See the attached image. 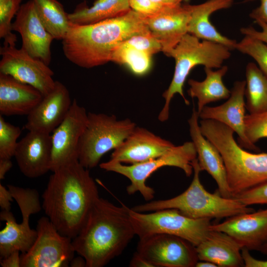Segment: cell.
Segmentation results:
<instances>
[{
  "instance_id": "cell-43",
  "label": "cell",
  "mask_w": 267,
  "mask_h": 267,
  "mask_svg": "<svg viewBox=\"0 0 267 267\" xmlns=\"http://www.w3.org/2000/svg\"><path fill=\"white\" fill-rule=\"evenodd\" d=\"M129 266L131 267H153V266L137 252L134 254Z\"/></svg>"
},
{
  "instance_id": "cell-15",
  "label": "cell",
  "mask_w": 267,
  "mask_h": 267,
  "mask_svg": "<svg viewBox=\"0 0 267 267\" xmlns=\"http://www.w3.org/2000/svg\"><path fill=\"white\" fill-rule=\"evenodd\" d=\"M12 29L20 35L22 48L49 65L54 38L41 22L32 0L21 4L12 22Z\"/></svg>"
},
{
  "instance_id": "cell-7",
  "label": "cell",
  "mask_w": 267,
  "mask_h": 267,
  "mask_svg": "<svg viewBox=\"0 0 267 267\" xmlns=\"http://www.w3.org/2000/svg\"><path fill=\"white\" fill-rule=\"evenodd\" d=\"M135 123L114 115L88 113V121L78 146V161L87 169L95 167L102 157L118 147L129 135Z\"/></svg>"
},
{
  "instance_id": "cell-2",
  "label": "cell",
  "mask_w": 267,
  "mask_h": 267,
  "mask_svg": "<svg viewBox=\"0 0 267 267\" xmlns=\"http://www.w3.org/2000/svg\"><path fill=\"white\" fill-rule=\"evenodd\" d=\"M141 15L131 9L117 16L96 23L70 22L62 40L64 55L80 67L90 68L111 61L112 52L131 37L149 32Z\"/></svg>"
},
{
  "instance_id": "cell-38",
  "label": "cell",
  "mask_w": 267,
  "mask_h": 267,
  "mask_svg": "<svg viewBox=\"0 0 267 267\" xmlns=\"http://www.w3.org/2000/svg\"><path fill=\"white\" fill-rule=\"evenodd\" d=\"M255 22L262 28L261 31H257L253 27L250 26L241 28V33L245 36L252 37L267 43V23L260 20Z\"/></svg>"
},
{
  "instance_id": "cell-1",
  "label": "cell",
  "mask_w": 267,
  "mask_h": 267,
  "mask_svg": "<svg viewBox=\"0 0 267 267\" xmlns=\"http://www.w3.org/2000/svg\"><path fill=\"white\" fill-rule=\"evenodd\" d=\"M42 197L50 222L61 234L73 239L99 196L88 169L78 161L53 172Z\"/></svg>"
},
{
  "instance_id": "cell-11",
  "label": "cell",
  "mask_w": 267,
  "mask_h": 267,
  "mask_svg": "<svg viewBox=\"0 0 267 267\" xmlns=\"http://www.w3.org/2000/svg\"><path fill=\"white\" fill-rule=\"evenodd\" d=\"M37 237L30 249L21 255V267H67L74 257L72 239L61 234L48 218L39 219Z\"/></svg>"
},
{
  "instance_id": "cell-39",
  "label": "cell",
  "mask_w": 267,
  "mask_h": 267,
  "mask_svg": "<svg viewBox=\"0 0 267 267\" xmlns=\"http://www.w3.org/2000/svg\"><path fill=\"white\" fill-rule=\"evenodd\" d=\"M241 252L245 267H267V260H259L254 258L248 249L242 248Z\"/></svg>"
},
{
  "instance_id": "cell-33",
  "label": "cell",
  "mask_w": 267,
  "mask_h": 267,
  "mask_svg": "<svg viewBox=\"0 0 267 267\" xmlns=\"http://www.w3.org/2000/svg\"><path fill=\"white\" fill-rule=\"evenodd\" d=\"M21 133L19 127L5 121L0 114V158L11 159L14 156Z\"/></svg>"
},
{
  "instance_id": "cell-21",
  "label": "cell",
  "mask_w": 267,
  "mask_h": 267,
  "mask_svg": "<svg viewBox=\"0 0 267 267\" xmlns=\"http://www.w3.org/2000/svg\"><path fill=\"white\" fill-rule=\"evenodd\" d=\"M142 17L166 55L188 33L190 14L186 4L166 7L156 15Z\"/></svg>"
},
{
  "instance_id": "cell-18",
  "label": "cell",
  "mask_w": 267,
  "mask_h": 267,
  "mask_svg": "<svg viewBox=\"0 0 267 267\" xmlns=\"http://www.w3.org/2000/svg\"><path fill=\"white\" fill-rule=\"evenodd\" d=\"M210 228L227 233L242 248L260 251L267 243V208L228 217Z\"/></svg>"
},
{
  "instance_id": "cell-12",
  "label": "cell",
  "mask_w": 267,
  "mask_h": 267,
  "mask_svg": "<svg viewBox=\"0 0 267 267\" xmlns=\"http://www.w3.org/2000/svg\"><path fill=\"white\" fill-rule=\"evenodd\" d=\"M136 252L153 267H193L199 261L196 247L192 243L165 233L139 238Z\"/></svg>"
},
{
  "instance_id": "cell-34",
  "label": "cell",
  "mask_w": 267,
  "mask_h": 267,
  "mask_svg": "<svg viewBox=\"0 0 267 267\" xmlns=\"http://www.w3.org/2000/svg\"><path fill=\"white\" fill-rule=\"evenodd\" d=\"M245 134L253 144L267 138V110L258 114H249L245 117Z\"/></svg>"
},
{
  "instance_id": "cell-40",
  "label": "cell",
  "mask_w": 267,
  "mask_h": 267,
  "mask_svg": "<svg viewBox=\"0 0 267 267\" xmlns=\"http://www.w3.org/2000/svg\"><path fill=\"white\" fill-rule=\"evenodd\" d=\"M13 197L8 189L0 184V206L2 211H10Z\"/></svg>"
},
{
  "instance_id": "cell-37",
  "label": "cell",
  "mask_w": 267,
  "mask_h": 267,
  "mask_svg": "<svg viewBox=\"0 0 267 267\" xmlns=\"http://www.w3.org/2000/svg\"><path fill=\"white\" fill-rule=\"evenodd\" d=\"M131 9L143 16H151L161 12L165 7L151 0H129Z\"/></svg>"
},
{
  "instance_id": "cell-13",
  "label": "cell",
  "mask_w": 267,
  "mask_h": 267,
  "mask_svg": "<svg viewBox=\"0 0 267 267\" xmlns=\"http://www.w3.org/2000/svg\"><path fill=\"white\" fill-rule=\"evenodd\" d=\"M0 73L8 75L18 81L30 85L43 96L54 89V73L49 65L30 55L23 48L3 45L0 47Z\"/></svg>"
},
{
  "instance_id": "cell-22",
  "label": "cell",
  "mask_w": 267,
  "mask_h": 267,
  "mask_svg": "<svg viewBox=\"0 0 267 267\" xmlns=\"http://www.w3.org/2000/svg\"><path fill=\"white\" fill-rule=\"evenodd\" d=\"M199 114L193 106L188 121L189 133L201 171H206L216 181L221 195L225 198H233L227 179L225 167L222 157L217 148L202 134L198 123Z\"/></svg>"
},
{
  "instance_id": "cell-5",
  "label": "cell",
  "mask_w": 267,
  "mask_h": 267,
  "mask_svg": "<svg viewBox=\"0 0 267 267\" xmlns=\"http://www.w3.org/2000/svg\"><path fill=\"white\" fill-rule=\"evenodd\" d=\"M193 178L189 187L180 194L166 200L152 201L132 209L140 213L166 209H176L183 215L193 219L228 218L236 215L254 212L234 198H225L219 190L212 193L206 190L199 178L201 171L198 160L191 162Z\"/></svg>"
},
{
  "instance_id": "cell-41",
  "label": "cell",
  "mask_w": 267,
  "mask_h": 267,
  "mask_svg": "<svg viewBox=\"0 0 267 267\" xmlns=\"http://www.w3.org/2000/svg\"><path fill=\"white\" fill-rule=\"evenodd\" d=\"M260 0V5L252 11L250 14V16L255 21L260 20L267 23V0Z\"/></svg>"
},
{
  "instance_id": "cell-36",
  "label": "cell",
  "mask_w": 267,
  "mask_h": 267,
  "mask_svg": "<svg viewBox=\"0 0 267 267\" xmlns=\"http://www.w3.org/2000/svg\"><path fill=\"white\" fill-rule=\"evenodd\" d=\"M125 41L127 44L143 50L151 55L162 51L160 43L150 32L134 35Z\"/></svg>"
},
{
  "instance_id": "cell-17",
  "label": "cell",
  "mask_w": 267,
  "mask_h": 267,
  "mask_svg": "<svg viewBox=\"0 0 267 267\" xmlns=\"http://www.w3.org/2000/svg\"><path fill=\"white\" fill-rule=\"evenodd\" d=\"M174 146L147 129L136 126L114 150L110 160L130 165L141 163L163 155Z\"/></svg>"
},
{
  "instance_id": "cell-48",
  "label": "cell",
  "mask_w": 267,
  "mask_h": 267,
  "mask_svg": "<svg viewBox=\"0 0 267 267\" xmlns=\"http://www.w3.org/2000/svg\"><path fill=\"white\" fill-rule=\"evenodd\" d=\"M262 253L267 255V243L265 244L260 250Z\"/></svg>"
},
{
  "instance_id": "cell-20",
  "label": "cell",
  "mask_w": 267,
  "mask_h": 267,
  "mask_svg": "<svg viewBox=\"0 0 267 267\" xmlns=\"http://www.w3.org/2000/svg\"><path fill=\"white\" fill-rule=\"evenodd\" d=\"M51 152L50 134L29 131L18 141L14 156L21 173L33 178L50 171Z\"/></svg>"
},
{
  "instance_id": "cell-44",
  "label": "cell",
  "mask_w": 267,
  "mask_h": 267,
  "mask_svg": "<svg viewBox=\"0 0 267 267\" xmlns=\"http://www.w3.org/2000/svg\"><path fill=\"white\" fill-rule=\"evenodd\" d=\"M12 167L11 159L0 158V179L4 178L5 174Z\"/></svg>"
},
{
  "instance_id": "cell-28",
  "label": "cell",
  "mask_w": 267,
  "mask_h": 267,
  "mask_svg": "<svg viewBox=\"0 0 267 267\" xmlns=\"http://www.w3.org/2000/svg\"><path fill=\"white\" fill-rule=\"evenodd\" d=\"M46 30L54 39L62 40L70 26L63 5L57 0H32Z\"/></svg>"
},
{
  "instance_id": "cell-23",
  "label": "cell",
  "mask_w": 267,
  "mask_h": 267,
  "mask_svg": "<svg viewBox=\"0 0 267 267\" xmlns=\"http://www.w3.org/2000/svg\"><path fill=\"white\" fill-rule=\"evenodd\" d=\"M42 93L33 86L0 73V113L28 115L42 100Z\"/></svg>"
},
{
  "instance_id": "cell-47",
  "label": "cell",
  "mask_w": 267,
  "mask_h": 267,
  "mask_svg": "<svg viewBox=\"0 0 267 267\" xmlns=\"http://www.w3.org/2000/svg\"><path fill=\"white\" fill-rule=\"evenodd\" d=\"M196 267H217L216 264L207 261L199 260L195 265Z\"/></svg>"
},
{
  "instance_id": "cell-24",
  "label": "cell",
  "mask_w": 267,
  "mask_h": 267,
  "mask_svg": "<svg viewBox=\"0 0 267 267\" xmlns=\"http://www.w3.org/2000/svg\"><path fill=\"white\" fill-rule=\"evenodd\" d=\"M242 246L227 233L210 230L196 250L200 261H207L221 267H245Z\"/></svg>"
},
{
  "instance_id": "cell-16",
  "label": "cell",
  "mask_w": 267,
  "mask_h": 267,
  "mask_svg": "<svg viewBox=\"0 0 267 267\" xmlns=\"http://www.w3.org/2000/svg\"><path fill=\"white\" fill-rule=\"evenodd\" d=\"M245 81L235 82L225 102L215 107L205 106L199 113V117L202 120H213L226 125L238 134V142L242 148L258 152L260 149L249 140L245 134Z\"/></svg>"
},
{
  "instance_id": "cell-6",
  "label": "cell",
  "mask_w": 267,
  "mask_h": 267,
  "mask_svg": "<svg viewBox=\"0 0 267 267\" xmlns=\"http://www.w3.org/2000/svg\"><path fill=\"white\" fill-rule=\"evenodd\" d=\"M231 50L224 44L206 40L200 42L196 37L189 33L185 34L167 54L175 59V69L171 83L162 94L165 102L158 120L163 122L169 119L170 102L176 93L182 97L186 105L189 104L184 95L183 87L194 67L202 65L205 67L220 68L224 61L230 57Z\"/></svg>"
},
{
  "instance_id": "cell-45",
  "label": "cell",
  "mask_w": 267,
  "mask_h": 267,
  "mask_svg": "<svg viewBox=\"0 0 267 267\" xmlns=\"http://www.w3.org/2000/svg\"><path fill=\"white\" fill-rule=\"evenodd\" d=\"M162 7H170L181 4L183 0H151Z\"/></svg>"
},
{
  "instance_id": "cell-4",
  "label": "cell",
  "mask_w": 267,
  "mask_h": 267,
  "mask_svg": "<svg viewBox=\"0 0 267 267\" xmlns=\"http://www.w3.org/2000/svg\"><path fill=\"white\" fill-rule=\"evenodd\" d=\"M202 134L219 150L225 167L228 184L233 198L240 193L267 181V153L243 149L229 127L213 120H202Z\"/></svg>"
},
{
  "instance_id": "cell-19",
  "label": "cell",
  "mask_w": 267,
  "mask_h": 267,
  "mask_svg": "<svg viewBox=\"0 0 267 267\" xmlns=\"http://www.w3.org/2000/svg\"><path fill=\"white\" fill-rule=\"evenodd\" d=\"M69 92L62 83L55 81L53 89L44 96L28 115L25 128L50 134L63 121L71 105Z\"/></svg>"
},
{
  "instance_id": "cell-31",
  "label": "cell",
  "mask_w": 267,
  "mask_h": 267,
  "mask_svg": "<svg viewBox=\"0 0 267 267\" xmlns=\"http://www.w3.org/2000/svg\"><path fill=\"white\" fill-rule=\"evenodd\" d=\"M23 0H0V38L3 45L15 46L16 35L13 34L12 20L20 8Z\"/></svg>"
},
{
  "instance_id": "cell-9",
  "label": "cell",
  "mask_w": 267,
  "mask_h": 267,
  "mask_svg": "<svg viewBox=\"0 0 267 267\" xmlns=\"http://www.w3.org/2000/svg\"><path fill=\"white\" fill-rule=\"evenodd\" d=\"M135 235L141 238L156 234L176 235L196 247L210 231V219H193L176 209H166L150 213H140L129 209Z\"/></svg>"
},
{
  "instance_id": "cell-42",
  "label": "cell",
  "mask_w": 267,
  "mask_h": 267,
  "mask_svg": "<svg viewBox=\"0 0 267 267\" xmlns=\"http://www.w3.org/2000/svg\"><path fill=\"white\" fill-rule=\"evenodd\" d=\"M18 251H14L5 258L0 259V265L2 267H21V255Z\"/></svg>"
},
{
  "instance_id": "cell-35",
  "label": "cell",
  "mask_w": 267,
  "mask_h": 267,
  "mask_svg": "<svg viewBox=\"0 0 267 267\" xmlns=\"http://www.w3.org/2000/svg\"><path fill=\"white\" fill-rule=\"evenodd\" d=\"M233 198L247 206L267 205V181L243 191Z\"/></svg>"
},
{
  "instance_id": "cell-14",
  "label": "cell",
  "mask_w": 267,
  "mask_h": 267,
  "mask_svg": "<svg viewBox=\"0 0 267 267\" xmlns=\"http://www.w3.org/2000/svg\"><path fill=\"white\" fill-rule=\"evenodd\" d=\"M87 121L86 110L74 99L65 118L51 134L50 171L79 161V142Z\"/></svg>"
},
{
  "instance_id": "cell-26",
  "label": "cell",
  "mask_w": 267,
  "mask_h": 267,
  "mask_svg": "<svg viewBox=\"0 0 267 267\" xmlns=\"http://www.w3.org/2000/svg\"><path fill=\"white\" fill-rule=\"evenodd\" d=\"M227 70V66H222L216 71L213 70L212 68L204 67L206 78L203 81L193 79L188 81L190 88L187 92L191 97L197 98L198 114L207 104L229 97L231 91L222 81V78Z\"/></svg>"
},
{
  "instance_id": "cell-25",
  "label": "cell",
  "mask_w": 267,
  "mask_h": 267,
  "mask_svg": "<svg viewBox=\"0 0 267 267\" xmlns=\"http://www.w3.org/2000/svg\"><path fill=\"white\" fill-rule=\"evenodd\" d=\"M233 1L208 0L197 5L186 4L190 14L188 33L199 39L220 43L231 50L235 49L237 42L222 35L210 21V17L213 12L229 7Z\"/></svg>"
},
{
  "instance_id": "cell-32",
  "label": "cell",
  "mask_w": 267,
  "mask_h": 267,
  "mask_svg": "<svg viewBox=\"0 0 267 267\" xmlns=\"http://www.w3.org/2000/svg\"><path fill=\"white\" fill-rule=\"evenodd\" d=\"M235 49L252 57L257 63L259 68L267 76V46L263 41L245 36L236 43Z\"/></svg>"
},
{
  "instance_id": "cell-30",
  "label": "cell",
  "mask_w": 267,
  "mask_h": 267,
  "mask_svg": "<svg viewBox=\"0 0 267 267\" xmlns=\"http://www.w3.org/2000/svg\"><path fill=\"white\" fill-rule=\"evenodd\" d=\"M151 54L127 44L125 41L114 49L111 61L127 67L134 74L141 76L147 73L151 66Z\"/></svg>"
},
{
  "instance_id": "cell-8",
  "label": "cell",
  "mask_w": 267,
  "mask_h": 267,
  "mask_svg": "<svg viewBox=\"0 0 267 267\" xmlns=\"http://www.w3.org/2000/svg\"><path fill=\"white\" fill-rule=\"evenodd\" d=\"M197 158L193 143L187 141L179 146H174L163 155L149 161L133 165H124L122 163L109 161L101 163L100 167L107 171L121 174L131 181L127 187L129 195L139 192L146 201L154 197L153 188L146 184V179L159 168L165 166L178 167L181 169L186 176L190 177L193 171L191 162Z\"/></svg>"
},
{
  "instance_id": "cell-27",
  "label": "cell",
  "mask_w": 267,
  "mask_h": 267,
  "mask_svg": "<svg viewBox=\"0 0 267 267\" xmlns=\"http://www.w3.org/2000/svg\"><path fill=\"white\" fill-rule=\"evenodd\" d=\"M131 9L129 0H96L88 7L84 2L68 13L71 23L89 24L120 15Z\"/></svg>"
},
{
  "instance_id": "cell-29",
  "label": "cell",
  "mask_w": 267,
  "mask_h": 267,
  "mask_svg": "<svg viewBox=\"0 0 267 267\" xmlns=\"http://www.w3.org/2000/svg\"><path fill=\"white\" fill-rule=\"evenodd\" d=\"M246 108L249 114H258L267 110V76L254 63L246 67Z\"/></svg>"
},
{
  "instance_id": "cell-46",
  "label": "cell",
  "mask_w": 267,
  "mask_h": 267,
  "mask_svg": "<svg viewBox=\"0 0 267 267\" xmlns=\"http://www.w3.org/2000/svg\"><path fill=\"white\" fill-rule=\"evenodd\" d=\"M69 266L72 267H86V262L84 258L80 255L74 257L70 261Z\"/></svg>"
},
{
  "instance_id": "cell-10",
  "label": "cell",
  "mask_w": 267,
  "mask_h": 267,
  "mask_svg": "<svg viewBox=\"0 0 267 267\" xmlns=\"http://www.w3.org/2000/svg\"><path fill=\"white\" fill-rule=\"evenodd\" d=\"M7 188L18 204L22 218V222L18 223L10 211L0 212V220L5 222V227L0 231V259L14 251L24 253L30 249L37 238V232L30 227V217L42 208L36 189L12 185H8Z\"/></svg>"
},
{
  "instance_id": "cell-3",
  "label": "cell",
  "mask_w": 267,
  "mask_h": 267,
  "mask_svg": "<svg viewBox=\"0 0 267 267\" xmlns=\"http://www.w3.org/2000/svg\"><path fill=\"white\" fill-rule=\"evenodd\" d=\"M129 208L99 197L83 227L72 239L75 252L86 267H102L121 255L135 235Z\"/></svg>"
}]
</instances>
